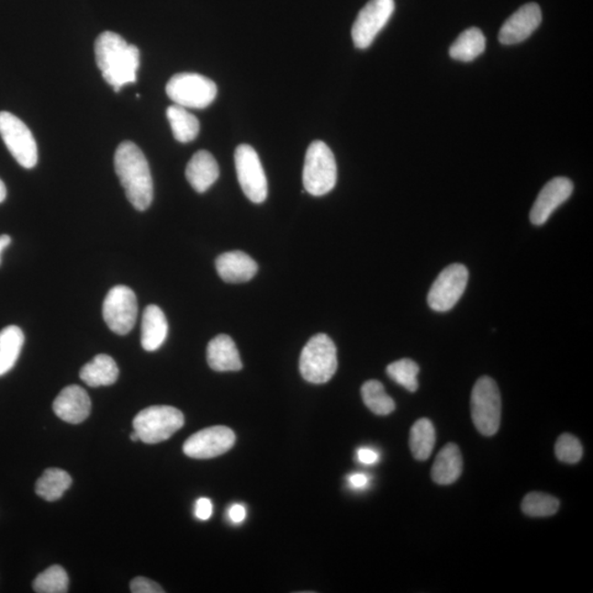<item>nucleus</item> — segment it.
Returning <instances> with one entry per match:
<instances>
[{"mask_svg":"<svg viewBox=\"0 0 593 593\" xmlns=\"http://www.w3.org/2000/svg\"><path fill=\"white\" fill-rule=\"evenodd\" d=\"M0 135L15 161L25 169H34L38 163V146L27 125L15 114L2 112Z\"/></svg>","mask_w":593,"mask_h":593,"instance_id":"8","label":"nucleus"},{"mask_svg":"<svg viewBox=\"0 0 593 593\" xmlns=\"http://www.w3.org/2000/svg\"><path fill=\"white\" fill-rule=\"evenodd\" d=\"M212 503L207 499V498H201V499L197 500L195 514L199 519L206 521V519H210V517L212 516Z\"/></svg>","mask_w":593,"mask_h":593,"instance_id":"34","label":"nucleus"},{"mask_svg":"<svg viewBox=\"0 0 593 593\" xmlns=\"http://www.w3.org/2000/svg\"><path fill=\"white\" fill-rule=\"evenodd\" d=\"M486 38L479 28H469L464 31L450 49L452 59L460 62H471L484 54Z\"/></svg>","mask_w":593,"mask_h":593,"instance_id":"24","label":"nucleus"},{"mask_svg":"<svg viewBox=\"0 0 593 593\" xmlns=\"http://www.w3.org/2000/svg\"><path fill=\"white\" fill-rule=\"evenodd\" d=\"M469 277V270L463 264L446 267L429 292V307L438 312H446L453 309L464 295Z\"/></svg>","mask_w":593,"mask_h":593,"instance_id":"11","label":"nucleus"},{"mask_svg":"<svg viewBox=\"0 0 593 593\" xmlns=\"http://www.w3.org/2000/svg\"><path fill=\"white\" fill-rule=\"evenodd\" d=\"M337 180L338 167L333 152L322 141L312 142L304 159V189L312 196L321 197L332 191Z\"/></svg>","mask_w":593,"mask_h":593,"instance_id":"3","label":"nucleus"},{"mask_svg":"<svg viewBox=\"0 0 593 593\" xmlns=\"http://www.w3.org/2000/svg\"><path fill=\"white\" fill-rule=\"evenodd\" d=\"M167 119L171 124L174 138L181 143L195 140L201 130L198 119L186 108L173 104L166 110Z\"/></svg>","mask_w":593,"mask_h":593,"instance_id":"25","label":"nucleus"},{"mask_svg":"<svg viewBox=\"0 0 593 593\" xmlns=\"http://www.w3.org/2000/svg\"><path fill=\"white\" fill-rule=\"evenodd\" d=\"M169 333V323L162 309L156 304L146 307L141 325L142 348L154 351L164 344Z\"/></svg>","mask_w":593,"mask_h":593,"instance_id":"20","label":"nucleus"},{"mask_svg":"<svg viewBox=\"0 0 593 593\" xmlns=\"http://www.w3.org/2000/svg\"><path fill=\"white\" fill-rule=\"evenodd\" d=\"M299 370L304 381L311 384H325L338 370L337 346L327 334L314 335L304 346Z\"/></svg>","mask_w":593,"mask_h":593,"instance_id":"4","label":"nucleus"},{"mask_svg":"<svg viewBox=\"0 0 593 593\" xmlns=\"http://www.w3.org/2000/svg\"><path fill=\"white\" fill-rule=\"evenodd\" d=\"M437 440L434 425L429 419H420L410 431V449L413 458L427 460L431 456Z\"/></svg>","mask_w":593,"mask_h":593,"instance_id":"27","label":"nucleus"},{"mask_svg":"<svg viewBox=\"0 0 593 593\" xmlns=\"http://www.w3.org/2000/svg\"><path fill=\"white\" fill-rule=\"evenodd\" d=\"M7 197V189L6 186H5V183L2 180H0V203L5 202V199Z\"/></svg>","mask_w":593,"mask_h":593,"instance_id":"39","label":"nucleus"},{"mask_svg":"<svg viewBox=\"0 0 593 593\" xmlns=\"http://www.w3.org/2000/svg\"><path fill=\"white\" fill-rule=\"evenodd\" d=\"M80 376L89 387L112 386L118 381L119 367L109 355L99 354L83 366Z\"/></svg>","mask_w":593,"mask_h":593,"instance_id":"22","label":"nucleus"},{"mask_svg":"<svg viewBox=\"0 0 593 593\" xmlns=\"http://www.w3.org/2000/svg\"><path fill=\"white\" fill-rule=\"evenodd\" d=\"M419 365L416 361L409 359H402L393 361L387 367V374L395 381L397 384L406 388L408 391L416 392L419 388L418 375Z\"/></svg>","mask_w":593,"mask_h":593,"instance_id":"29","label":"nucleus"},{"mask_svg":"<svg viewBox=\"0 0 593 593\" xmlns=\"http://www.w3.org/2000/svg\"><path fill=\"white\" fill-rule=\"evenodd\" d=\"M246 517V510L242 505H233L230 508L229 518L234 523H241L244 521Z\"/></svg>","mask_w":593,"mask_h":593,"instance_id":"36","label":"nucleus"},{"mask_svg":"<svg viewBox=\"0 0 593 593\" xmlns=\"http://www.w3.org/2000/svg\"><path fill=\"white\" fill-rule=\"evenodd\" d=\"M10 243H12V239H10L9 235H0V257H2V252L6 249Z\"/></svg>","mask_w":593,"mask_h":593,"instance_id":"38","label":"nucleus"},{"mask_svg":"<svg viewBox=\"0 0 593 593\" xmlns=\"http://www.w3.org/2000/svg\"><path fill=\"white\" fill-rule=\"evenodd\" d=\"M34 589L38 593H65L68 590V576L61 566H51L36 577Z\"/></svg>","mask_w":593,"mask_h":593,"instance_id":"31","label":"nucleus"},{"mask_svg":"<svg viewBox=\"0 0 593 593\" xmlns=\"http://www.w3.org/2000/svg\"><path fill=\"white\" fill-rule=\"evenodd\" d=\"M131 440H133V442H138V440H140L138 433L134 431L133 434H131Z\"/></svg>","mask_w":593,"mask_h":593,"instance_id":"40","label":"nucleus"},{"mask_svg":"<svg viewBox=\"0 0 593 593\" xmlns=\"http://www.w3.org/2000/svg\"><path fill=\"white\" fill-rule=\"evenodd\" d=\"M94 55L104 80L115 92L138 80L140 51L135 45L129 44L122 35L113 31L103 33L94 42Z\"/></svg>","mask_w":593,"mask_h":593,"instance_id":"1","label":"nucleus"},{"mask_svg":"<svg viewBox=\"0 0 593 593\" xmlns=\"http://www.w3.org/2000/svg\"><path fill=\"white\" fill-rule=\"evenodd\" d=\"M185 424L182 411L170 406H153L136 414L134 431L146 444H157L172 438Z\"/></svg>","mask_w":593,"mask_h":593,"instance_id":"6","label":"nucleus"},{"mask_svg":"<svg viewBox=\"0 0 593 593\" xmlns=\"http://www.w3.org/2000/svg\"><path fill=\"white\" fill-rule=\"evenodd\" d=\"M166 94L175 104L183 108L204 109L216 99V83L195 73H180L171 78Z\"/></svg>","mask_w":593,"mask_h":593,"instance_id":"7","label":"nucleus"},{"mask_svg":"<svg viewBox=\"0 0 593 593\" xmlns=\"http://www.w3.org/2000/svg\"><path fill=\"white\" fill-rule=\"evenodd\" d=\"M219 175L218 163L208 151H198L186 167L187 181L197 193L207 192Z\"/></svg>","mask_w":593,"mask_h":593,"instance_id":"18","label":"nucleus"},{"mask_svg":"<svg viewBox=\"0 0 593 593\" xmlns=\"http://www.w3.org/2000/svg\"><path fill=\"white\" fill-rule=\"evenodd\" d=\"M72 485L71 476L59 469H46L35 485V492L45 501H56Z\"/></svg>","mask_w":593,"mask_h":593,"instance_id":"26","label":"nucleus"},{"mask_svg":"<svg viewBox=\"0 0 593 593\" xmlns=\"http://www.w3.org/2000/svg\"><path fill=\"white\" fill-rule=\"evenodd\" d=\"M24 344L25 334L17 325H9L0 331V377L14 369Z\"/></svg>","mask_w":593,"mask_h":593,"instance_id":"23","label":"nucleus"},{"mask_svg":"<svg viewBox=\"0 0 593 593\" xmlns=\"http://www.w3.org/2000/svg\"><path fill=\"white\" fill-rule=\"evenodd\" d=\"M131 592L133 593H164L163 588L157 585L155 581L144 578V577H136L130 584Z\"/></svg>","mask_w":593,"mask_h":593,"instance_id":"33","label":"nucleus"},{"mask_svg":"<svg viewBox=\"0 0 593 593\" xmlns=\"http://www.w3.org/2000/svg\"><path fill=\"white\" fill-rule=\"evenodd\" d=\"M235 444V434L227 427H212L192 435L183 444L188 458L209 460L229 452Z\"/></svg>","mask_w":593,"mask_h":593,"instance_id":"13","label":"nucleus"},{"mask_svg":"<svg viewBox=\"0 0 593 593\" xmlns=\"http://www.w3.org/2000/svg\"><path fill=\"white\" fill-rule=\"evenodd\" d=\"M395 12V0H370L361 10L351 28V38L358 49H367Z\"/></svg>","mask_w":593,"mask_h":593,"instance_id":"12","label":"nucleus"},{"mask_svg":"<svg viewBox=\"0 0 593 593\" xmlns=\"http://www.w3.org/2000/svg\"><path fill=\"white\" fill-rule=\"evenodd\" d=\"M540 23L542 10L539 5H524L503 24L499 33L500 44L513 45L527 40L539 27Z\"/></svg>","mask_w":593,"mask_h":593,"instance_id":"15","label":"nucleus"},{"mask_svg":"<svg viewBox=\"0 0 593 593\" xmlns=\"http://www.w3.org/2000/svg\"><path fill=\"white\" fill-rule=\"evenodd\" d=\"M463 471V456L459 446L446 444L435 459L432 467V479L439 485H452Z\"/></svg>","mask_w":593,"mask_h":593,"instance_id":"21","label":"nucleus"},{"mask_svg":"<svg viewBox=\"0 0 593 593\" xmlns=\"http://www.w3.org/2000/svg\"><path fill=\"white\" fill-rule=\"evenodd\" d=\"M358 459L361 464L374 465L380 460V454L374 450L361 448L358 450Z\"/></svg>","mask_w":593,"mask_h":593,"instance_id":"35","label":"nucleus"},{"mask_svg":"<svg viewBox=\"0 0 593 593\" xmlns=\"http://www.w3.org/2000/svg\"><path fill=\"white\" fill-rule=\"evenodd\" d=\"M217 272L225 282L241 283L252 280L259 271L256 262L244 252L232 251L220 255L216 261Z\"/></svg>","mask_w":593,"mask_h":593,"instance_id":"17","label":"nucleus"},{"mask_svg":"<svg viewBox=\"0 0 593 593\" xmlns=\"http://www.w3.org/2000/svg\"><path fill=\"white\" fill-rule=\"evenodd\" d=\"M114 170L131 204L140 212L148 209L153 202V178L139 146L133 142H123L115 151Z\"/></svg>","mask_w":593,"mask_h":593,"instance_id":"2","label":"nucleus"},{"mask_svg":"<svg viewBox=\"0 0 593 593\" xmlns=\"http://www.w3.org/2000/svg\"><path fill=\"white\" fill-rule=\"evenodd\" d=\"M236 174L245 196L254 203L266 201L269 185L259 154L249 144H241L234 154Z\"/></svg>","mask_w":593,"mask_h":593,"instance_id":"9","label":"nucleus"},{"mask_svg":"<svg viewBox=\"0 0 593 593\" xmlns=\"http://www.w3.org/2000/svg\"><path fill=\"white\" fill-rule=\"evenodd\" d=\"M54 410L63 421L71 424L82 423L91 414V398L81 386H67L55 398Z\"/></svg>","mask_w":593,"mask_h":593,"instance_id":"16","label":"nucleus"},{"mask_svg":"<svg viewBox=\"0 0 593 593\" xmlns=\"http://www.w3.org/2000/svg\"><path fill=\"white\" fill-rule=\"evenodd\" d=\"M361 397H363L366 407L377 416H388L395 411V401L387 395L384 385L381 381H366L361 387Z\"/></svg>","mask_w":593,"mask_h":593,"instance_id":"28","label":"nucleus"},{"mask_svg":"<svg viewBox=\"0 0 593 593\" xmlns=\"http://www.w3.org/2000/svg\"><path fill=\"white\" fill-rule=\"evenodd\" d=\"M471 418L475 427L485 437H492L500 428L501 396L492 378L484 376L477 381L471 392Z\"/></svg>","mask_w":593,"mask_h":593,"instance_id":"5","label":"nucleus"},{"mask_svg":"<svg viewBox=\"0 0 593 593\" xmlns=\"http://www.w3.org/2000/svg\"><path fill=\"white\" fill-rule=\"evenodd\" d=\"M574 192L573 182L566 177H556L549 181L539 193L529 219L534 225H542L548 222L552 213L563 204Z\"/></svg>","mask_w":593,"mask_h":593,"instance_id":"14","label":"nucleus"},{"mask_svg":"<svg viewBox=\"0 0 593 593\" xmlns=\"http://www.w3.org/2000/svg\"><path fill=\"white\" fill-rule=\"evenodd\" d=\"M208 364L216 371H238L243 364L234 341L220 334L210 341L207 348Z\"/></svg>","mask_w":593,"mask_h":593,"instance_id":"19","label":"nucleus"},{"mask_svg":"<svg viewBox=\"0 0 593 593\" xmlns=\"http://www.w3.org/2000/svg\"><path fill=\"white\" fill-rule=\"evenodd\" d=\"M558 498L542 492L529 493L522 501V511L529 517L544 518L554 516L558 511Z\"/></svg>","mask_w":593,"mask_h":593,"instance_id":"30","label":"nucleus"},{"mask_svg":"<svg viewBox=\"0 0 593 593\" xmlns=\"http://www.w3.org/2000/svg\"><path fill=\"white\" fill-rule=\"evenodd\" d=\"M103 316L115 334L125 335L134 328L138 318V301L127 286H114L104 301Z\"/></svg>","mask_w":593,"mask_h":593,"instance_id":"10","label":"nucleus"},{"mask_svg":"<svg viewBox=\"0 0 593 593\" xmlns=\"http://www.w3.org/2000/svg\"><path fill=\"white\" fill-rule=\"evenodd\" d=\"M370 479L365 474H353L349 477V482L354 489H363L369 485Z\"/></svg>","mask_w":593,"mask_h":593,"instance_id":"37","label":"nucleus"},{"mask_svg":"<svg viewBox=\"0 0 593 593\" xmlns=\"http://www.w3.org/2000/svg\"><path fill=\"white\" fill-rule=\"evenodd\" d=\"M556 456L566 464H576L582 458V446L574 435H560L555 446Z\"/></svg>","mask_w":593,"mask_h":593,"instance_id":"32","label":"nucleus"}]
</instances>
